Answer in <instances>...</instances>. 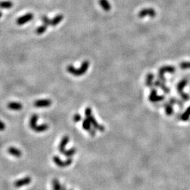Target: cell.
Returning <instances> with one entry per match:
<instances>
[{"label":"cell","instance_id":"cell-3","mask_svg":"<svg viewBox=\"0 0 190 190\" xmlns=\"http://www.w3.org/2000/svg\"><path fill=\"white\" fill-rule=\"evenodd\" d=\"M85 116H87V118L88 119V121L89 123H91L92 126H93L94 128H96V129L99 130L100 131H104V127L102 125H100L97 123V121L94 118L92 114V109L88 107L85 109Z\"/></svg>","mask_w":190,"mask_h":190},{"label":"cell","instance_id":"cell-16","mask_svg":"<svg viewBox=\"0 0 190 190\" xmlns=\"http://www.w3.org/2000/svg\"><path fill=\"white\" fill-rule=\"evenodd\" d=\"M99 4L104 11L108 12L111 9V5L108 0H99Z\"/></svg>","mask_w":190,"mask_h":190},{"label":"cell","instance_id":"cell-17","mask_svg":"<svg viewBox=\"0 0 190 190\" xmlns=\"http://www.w3.org/2000/svg\"><path fill=\"white\" fill-rule=\"evenodd\" d=\"M154 85L156 86L159 87L161 88V89H162L163 91L165 93H166V94L169 93L170 89L166 86V84H165V83H163V82H162L161 81H157L155 82Z\"/></svg>","mask_w":190,"mask_h":190},{"label":"cell","instance_id":"cell-4","mask_svg":"<svg viewBox=\"0 0 190 190\" xmlns=\"http://www.w3.org/2000/svg\"><path fill=\"white\" fill-rule=\"evenodd\" d=\"M64 19V16L62 14H59L56 16V17H54L53 19L50 20L48 17L46 16H43L42 18V21L44 25H46V26L51 25L53 27H55L58 25L62 21V20Z\"/></svg>","mask_w":190,"mask_h":190},{"label":"cell","instance_id":"cell-13","mask_svg":"<svg viewBox=\"0 0 190 190\" xmlns=\"http://www.w3.org/2000/svg\"><path fill=\"white\" fill-rule=\"evenodd\" d=\"M69 142V137L67 136H65L63 137L62 138L61 142H60L59 145V150L61 153H63L66 150V147L67 145L68 144Z\"/></svg>","mask_w":190,"mask_h":190},{"label":"cell","instance_id":"cell-29","mask_svg":"<svg viewBox=\"0 0 190 190\" xmlns=\"http://www.w3.org/2000/svg\"><path fill=\"white\" fill-rule=\"evenodd\" d=\"M5 129H6V125L0 120V131H3Z\"/></svg>","mask_w":190,"mask_h":190},{"label":"cell","instance_id":"cell-20","mask_svg":"<svg viewBox=\"0 0 190 190\" xmlns=\"http://www.w3.org/2000/svg\"><path fill=\"white\" fill-rule=\"evenodd\" d=\"M190 118V106L187 108V109L185 110L182 115H181V119L183 121H187Z\"/></svg>","mask_w":190,"mask_h":190},{"label":"cell","instance_id":"cell-10","mask_svg":"<svg viewBox=\"0 0 190 190\" xmlns=\"http://www.w3.org/2000/svg\"><path fill=\"white\" fill-rule=\"evenodd\" d=\"M52 102L49 99H40L34 102V106L36 108H48L51 105Z\"/></svg>","mask_w":190,"mask_h":190},{"label":"cell","instance_id":"cell-19","mask_svg":"<svg viewBox=\"0 0 190 190\" xmlns=\"http://www.w3.org/2000/svg\"><path fill=\"white\" fill-rule=\"evenodd\" d=\"M52 186L53 190H61L62 186L58 179L54 178L52 181Z\"/></svg>","mask_w":190,"mask_h":190},{"label":"cell","instance_id":"cell-9","mask_svg":"<svg viewBox=\"0 0 190 190\" xmlns=\"http://www.w3.org/2000/svg\"><path fill=\"white\" fill-rule=\"evenodd\" d=\"M31 182H32L31 177L29 176H27L15 181L14 185L16 188H21L25 185H28V184L31 183Z\"/></svg>","mask_w":190,"mask_h":190},{"label":"cell","instance_id":"cell-21","mask_svg":"<svg viewBox=\"0 0 190 190\" xmlns=\"http://www.w3.org/2000/svg\"><path fill=\"white\" fill-rule=\"evenodd\" d=\"M13 6V3L9 1H5L0 2V8L10 9Z\"/></svg>","mask_w":190,"mask_h":190},{"label":"cell","instance_id":"cell-12","mask_svg":"<svg viewBox=\"0 0 190 190\" xmlns=\"http://www.w3.org/2000/svg\"><path fill=\"white\" fill-rule=\"evenodd\" d=\"M164 99L163 96H158L157 94V91L156 89H153L151 91V94L149 95V100L151 102H157L159 101H162Z\"/></svg>","mask_w":190,"mask_h":190},{"label":"cell","instance_id":"cell-7","mask_svg":"<svg viewBox=\"0 0 190 190\" xmlns=\"http://www.w3.org/2000/svg\"><path fill=\"white\" fill-rule=\"evenodd\" d=\"M53 162L54 164L56 165L57 166L59 167H66L69 166H70L72 163V159L69 158L66 161H62V159H60V158L58 156H54L53 158Z\"/></svg>","mask_w":190,"mask_h":190},{"label":"cell","instance_id":"cell-15","mask_svg":"<svg viewBox=\"0 0 190 190\" xmlns=\"http://www.w3.org/2000/svg\"><path fill=\"white\" fill-rule=\"evenodd\" d=\"M9 154H10L12 156H13L15 158H21L22 153V151L20 150L19 149L16 148V147H11L8 148V150Z\"/></svg>","mask_w":190,"mask_h":190},{"label":"cell","instance_id":"cell-30","mask_svg":"<svg viewBox=\"0 0 190 190\" xmlns=\"http://www.w3.org/2000/svg\"><path fill=\"white\" fill-rule=\"evenodd\" d=\"M61 190H67V189L66 188V187H64V186H62V188H61Z\"/></svg>","mask_w":190,"mask_h":190},{"label":"cell","instance_id":"cell-25","mask_svg":"<svg viewBox=\"0 0 190 190\" xmlns=\"http://www.w3.org/2000/svg\"><path fill=\"white\" fill-rule=\"evenodd\" d=\"M47 27L48 26H46V25H42L40 27H39L37 30H36V33L38 34H42L43 33H44L46 32V30H47Z\"/></svg>","mask_w":190,"mask_h":190},{"label":"cell","instance_id":"cell-6","mask_svg":"<svg viewBox=\"0 0 190 190\" xmlns=\"http://www.w3.org/2000/svg\"><path fill=\"white\" fill-rule=\"evenodd\" d=\"M187 83H188L187 79H182L180 82H179L177 87L178 94L180 95L184 101H187L189 99V97L188 95L183 92V89L187 86Z\"/></svg>","mask_w":190,"mask_h":190},{"label":"cell","instance_id":"cell-28","mask_svg":"<svg viewBox=\"0 0 190 190\" xmlns=\"http://www.w3.org/2000/svg\"><path fill=\"white\" fill-rule=\"evenodd\" d=\"M182 69H188L190 68V63L189 62H183L180 64Z\"/></svg>","mask_w":190,"mask_h":190},{"label":"cell","instance_id":"cell-31","mask_svg":"<svg viewBox=\"0 0 190 190\" xmlns=\"http://www.w3.org/2000/svg\"><path fill=\"white\" fill-rule=\"evenodd\" d=\"M2 16H3L2 12H0V18H1V17H2Z\"/></svg>","mask_w":190,"mask_h":190},{"label":"cell","instance_id":"cell-14","mask_svg":"<svg viewBox=\"0 0 190 190\" xmlns=\"http://www.w3.org/2000/svg\"><path fill=\"white\" fill-rule=\"evenodd\" d=\"M22 107L23 105L19 102H10L8 104V108L9 109H11V110H14V111L21 110V109H22Z\"/></svg>","mask_w":190,"mask_h":190},{"label":"cell","instance_id":"cell-18","mask_svg":"<svg viewBox=\"0 0 190 190\" xmlns=\"http://www.w3.org/2000/svg\"><path fill=\"white\" fill-rule=\"evenodd\" d=\"M165 110H166V113L168 115V116H171L173 113V109L172 107V104H171L170 102L168 103L165 104L164 105Z\"/></svg>","mask_w":190,"mask_h":190},{"label":"cell","instance_id":"cell-2","mask_svg":"<svg viewBox=\"0 0 190 190\" xmlns=\"http://www.w3.org/2000/svg\"><path fill=\"white\" fill-rule=\"evenodd\" d=\"M89 62L88 61H84L82 65L79 67V68H76L72 65H69L67 68V72L72 74V75L76 76H82L84 74H85L89 68Z\"/></svg>","mask_w":190,"mask_h":190},{"label":"cell","instance_id":"cell-23","mask_svg":"<svg viewBox=\"0 0 190 190\" xmlns=\"http://www.w3.org/2000/svg\"><path fill=\"white\" fill-rule=\"evenodd\" d=\"M154 79V75L152 73H149L146 79V85L148 87H151L153 86V81Z\"/></svg>","mask_w":190,"mask_h":190},{"label":"cell","instance_id":"cell-26","mask_svg":"<svg viewBox=\"0 0 190 190\" xmlns=\"http://www.w3.org/2000/svg\"><path fill=\"white\" fill-rule=\"evenodd\" d=\"M169 102L171 103V104H172V105H173V104H178V105H180L181 107H183V103L181 102L180 101H178V100H177L176 98H172L171 100H170Z\"/></svg>","mask_w":190,"mask_h":190},{"label":"cell","instance_id":"cell-24","mask_svg":"<svg viewBox=\"0 0 190 190\" xmlns=\"http://www.w3.org/2000/svg\"><path fill=\"white\" fill-rule=\"evenodd\" d=\"M76 148H72L71 149H68V150H67V149H66V150L62 154L64 155V156H66V157L70 158V157L72 156L73 155H74L75 154H76Z\"/></svg>","mask_w":190,"mask_h":190},{"label":"cell","instance_id":"cell-27","mask_svg":"<svg viewBox=\"0 0 190 190\" xmlns=\"http://www.w3.org/2000/svg\"><path fill=\"white\" fill-rule=\"evenodd\" d=\"M81 119H82V117L79 114H76L74 116L73 120L75 123H78L79 121H80Z\"/></svg>","mask_w":190,"mask_h":190},{"label":"cell","instance_id":"cell-8","mask_svg":"<svg viewBox=\"0 0 190 190\" xmlns=\"http://www.w3.org/2000/svg\"><path fill=\"white\" fill-rule=\"evenodd\" d=\"M156 16V12L153 8H144L142 9L138 13V17L139 18H143L146 16L154 17Z\"/></svg>","mask_w":190,"mask_h":190},{"label":"cell","instance_id":"cell-1","mask_svg":"<svg viewBox=\"0 0 190 190\" xmlns=\"http://www.w3.org/2000/svg\"><path fill=\"white\" fill-rule=\"evenodd\" d=\"M38 116L36 114H33L29 120V126L33 131L37 133H41L46 131L49 129V126L47 124H42L38 125Z\"/></svg>","mask_w":190,"mask_h":190},{"label":"cell","instance_id":"cell-11","mask_svg":"<svg viewBox=\"0 0 190 190\" xmlns=\"http://www.w3.org/2000/svg\"><path fill=\"white\" fill-rule=\"evenodd\" d=\"M33 15L32 13H28L26 15H24V16H22V17H20L17 20V23L19 25H24L25 23H26L28 22H30L33 19Z\"/></svg>","mask_w":190,"mask_h":190},{"label":"cell","instance_id":"cell-22","mask_svg":"<svg viewBox=\"0 0 190 190\" xmlns=\"http://www.w3.org/2000/svg\"><path fill=\"white\" fill-rule=\"evenodd\" d=\"M91 126H92V124L90 123H89V121H88V119L87 118L83 120V123H82V127L84 130H85V131H90L92 130Z\"/></svg>","mask_w":190,"mask_h":190},{"label":"cell","instance_id":"cell-5","mask_svg":"<svg viewBox=\"0 0 190 190\" xmlns=\"http://www.w3.org/2000/svg\"><path fill=\"white\" fill-rule=\"evenodd\" d=\"M175 72V68L172 66H164L161 67L159 70L158 72V76L159 81H161L163 83L166 82V79L164 78V74L166 73H173Z\"/></svg>","mask_w":190,"mask_h":190}]
</instances>
